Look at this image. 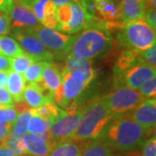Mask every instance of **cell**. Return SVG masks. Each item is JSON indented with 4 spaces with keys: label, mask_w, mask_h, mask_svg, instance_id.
<instances>
[{
    "label": "cell",
    "mask_w": 156,
    "mask_h": 156,
    "mask_svg": "<svg viewBox=\"0 0 156 156\" xmlns=\"http://www.w3.org/2000/svg\"><path fill=\"white\" fill-rule=\"evenodd\" d=\"M152 130L135 122L128 115L114 119L104 130L101 139L112 148L130 152L140 147Z\"/></svg>",
    "instance_id": "1"
},
{
    "label": "cell",
    "mask_w": 156,
    "mask_h": 156,
    "mask_svg": "<svg viewBox=\"0 0 156 156\" xmlns=\"http://www.w3.org/2000/svg\"><path fill=\"white\" fill-rule=\"evenodd\" d=\"M113 119L111 111L103 98L95 99L83 108L79 125L70 140L84 144L99 139Z\"/></svg>",
    "instance_id": "2"
},
{
    "label": "cell",
    "mask_w": 156,
    "mask_h": 156,
    "mask_svg": "<svg viewBox=\"0 0 156 156\" xmlns=\"http://www.w3.org/2000/svg\"><path fill=\"white\" fill-rule=\"evenodd\" d=\"M113 45L110 31L91 27L76 35L68 55L91 60L107 54Z\"/></svg>",
    "instance_id": "3"
},
{
    "label": "cell",
    "mask_w": 156,
    "mask_h": 156,
    "mask_svg": "<svg viewBox=\"0 0 156 156\" xmlns=\"http://www.w3.org/2000/svg\"><path fill=\"white\" fill-rule=\"evenodd\" d=\"M119 41L128 49L139 52L155 46V30L146 22L143 17L125 23L122 31L119 34Z\"/></svg>",
    "instance_id": "4"
},
{
    "label": "cell",
    "mask_w": 156,
    "mask_h": 156,
    "mask_svg": "<svg viewBox=\"0 0 156 156\" xmlns=\"http://www.w3.org/2000/svg\"><path fill=\"white\" fill-rule=\"evenodd\" d=\"M102 98L110 109L114 119L128 115L146 100L137 89L124 85L117 86L116 89Z\"/></svg>",
    "instance_id": "5"
},
{
    "label": "cell",
    "mask_w": 156,
    "mask_h": 156,
    "mask_svg": "<svg viewBox=\"0 0 156 156\" xmlns=\"http://www.w3.org/2000/svg\"><path fill=\"white\" fill-rule=\"evenodd\" d=\"M29 29L52 53L68 54L76 37L75 35H69L56 29L46 28L39 24Z\"/></svg>",
    "instance_id": "6"
},
{
    "label": "cell",
    "mask_w": 156,
    "mask_h": 156,
    "mask_svg": "<svg viewBox=\"0 0 156 156\" xmlns=\"http://www.w3.org/2000/svg\"><path fill=\"white\" fill-rule=\"evenodd\" d=\"M12 35L22 50L35 62H52L54 54L48 50L30 29H13Z\"/></svg>",
    "instance_id": "7"
},
{
    "label": "cell",
    "mask_w": 156,
    "mask_h": 156,
    "mask_svg": "<svg viewBox=\"0 0 156 156\" xmlns=\"http://www.w3.org/2000/svg\"><path fill=\"white\" fill-rule=\"evenodd\" d=\"M62 86L64 96V106L65 108L73 101L76 100L85 89L93 81L83 71L75 70L68 71L62 69Z\"/></svg>",
    "instance_id": "8"
},
{
    "label": "cell",
    "mask_w": 156,
    "mask_h": 156,
    "mask_svg": "<svg viewBox=\"0 0 156 156\" xmlns=\"http://www.w3.org/2000/svg\"><path fill=\"white\" fill-rule=\"evenodd\" d=\"M156 69L144 62H139L120 75H115L117 86H127L138 89L151 78L155 76Z\"/></svg>",
    "instance_id": "9"
},
{
    "label": "cell",
    "mask_w": 156,
    "mask_h": 156,
    "mask_svg": "<svg viewBox=\"0 0 156 156\" xmlns=\"http://www.w3.org/2000/svg\"><path fill=\"white\" fill-rule=\"evenodd\" d=\"M83 114V108L76 113L66 114L56 119L50 126L49 132L52 139L56 143L71 139L76 129L77 128Z\"/></svg>",
    "instance_id": "10"
},
{
    "label": "cell",
    "mask_w": 156,
    "mask_h": 156,
    "mask_svg": "<svg viewBox=\"0 0 156 156\" xmlns=\"http://www.w3.org/2000/svg\"><path fill=\"white\" fill-rule=\"evenodd\" d=\"M69 4L72 12L71 18L67 24L59 25L56 30L66 34L77 33L80 30L86 29L88 21L93 15L89 14L79 0H71Z\"/></svg>",
    "instance_id": "11"
},
{
    "label": "cell",
    "mask_w": 156,
    "mask_h": 156,
    "mask_svg": "<svg viewBox=\"0 0 156 156\" xmlns=\"http://www.w3.org/2000/svg\"><path fill=\"white\" fill-rule=\"evenodd\" d=\"M8 16L11 21V28L29 29L39 24L31 9L18 4L15 0L8 12Z\"/></svg>",
    "instance_id": "12"
},
{
    "label": "cell",
    "mask_w": 156,
    "mask_h": 156,
    "mask_svg": "<svg viewBox=\"0 0 156 156\" xmlns=\"http://www.w3.org/2000/svg\"><path fill=\"white\" fill-rule=\"evenodd\" d=\"M128 115L142 127L153 130L156 122L155 98L144 100Z\"/></svg>",
    "instance_id": "13"
},
{
    "label": "cell",
    "mask_w": 156,
    "mask_h": 156,
    "mask_svg": "<svg viewBox=\"0 0 156 156\" xmlns=\"http://www.w3.org/2000/svg\"><path fill=\"white\" fill-rule=\"evenodd\" d=\"M93 8L96 16L102 21H122V13L118 0H98L94 3Z\"/></svg>",
    "instance_id": "14"
},
{
    "label": "cell",
    "mask_w": 156,
    "mask_h": 156,
    "mask_svg": "<svg viewBox=\"0 0 156 156\" xmlns=\"http://www.w3.org/2000/svg\"><path fill=\"white\" fill-rule=\"evenodd\" d=\"M37 85L49 90L53 95V92L62 85L61 71L56 64L52 62L45 64L42 73V80Z\"/></svg>",
    "instance_id": "15"
},
{
    "label": "cell",
    "mask_w": 156,
    "mask_h": 156,
    "mask_svg": "<svg viewBox=\"0 0 156 156\" xmlns=\"http://www.w3.org/2000/svg\"><path fill=\"white\" fill-rule=\"evenodd\" d=\"M24 141L27 154L30 156H49L52 146L47 143L37 134L26 133L22 136Z\"/></svg>",
    "instance_id": "16"
},
{
    "label": "cell",
    "mask_w": 156,
    "mask_h": 156,
    "mask_svg": "<svg viewBox=\"0 0 156 156\" xmlns=\"http://www.w3.org/2000/svg\"><path fill=\"white\" fill-rule=\"evenodd\" d=\"M120 8L124 23L143 17L146 10V6L140 0H121Z\"/></svg>",
    "instance_id": "17"
},
{
    "label": "cell",
    "mask_w": 156,
    "mask_h": 156,
    "mask_svg": "<svg viewBox=\"0 0 156 156\" xmlns=\"http://www.w3.org/2000/svg\"><path fill=\"white\" fill-rule=\"evenodd\" d=\"M7 90L9 91L14 102L23 100V91L25 89V80L21 74L9 70L8 81H7Z\"/></svg>",
    "instance_id": "18"
},
{
    "label": "cell",
    "mask_w": 156,
    "mask_h": 156,
    "mask_svg": "<svg viewBox=\"0 0 156 156\" xmlns=\"http://www.w3.org/2000/svg\"><path fill=\"white\" fill-rule=\"evenodd\" d=\"M62 69L68 70V71H75L79 70L86 73L89 77L94 80L95 77V72L94 67H93V62L91 60L89 59H83L76 56L68 55L66 61H65V66Z\"/></svg>",
    "instance_id": "19"
},
{
    "label": "cell",
    "mask_w": 156,
    "mask_h": 156,
    "mask_svg": "<svg viewBox=\"0 0 156 156\" xmlns=\"http://www.w3.org/2000/svg\"><path fill=\"white\" fill-rule=\"evenodd\" d=\"M23 100L27 102L30 108H37L52 102L51 101L47 98L39 89L37 84H28L25 85V89L23 91Z\"/></svg>",
    "instance_id": "20"
},
{
    "label": "cell",
    "mask_w": 156,
    "mask_h": 156,
    "mask_svg": "<svg viewBox=\"0 0 156 156\" xmlns=\"http://www.w3.org/2000/svg\"><path fill=\"white\" fill-rule=\"evenodd\" d=\"M81 156H114L113 148L102 139L84 143Z\"/></svg>",
    "instance_id": "21"
},
{
    "label": "cell",
    "mask_w": 156,
    "mask_h": 156,
    "mask_svg": "<svg viewBox=\"0 0 156 156\" xmlns=\"http://www.w3.org/2000/svg\"><path fill=\"white\" fill-rule=\"evenodd\" d=\"M140 61L141 56L139 51L134 49H128L123 51L118 57L115 67V74L120 75Z\"/></svg>",
    "instance_id": "22"
},
{
    "label": "cell",
    "mask_w": 156,
    "mask_h": 156,
    "mask_svg": "<svg viewBox=\"0 0 156 156\" xmlns=\"http://www.w3.org/2000/svg\"><path fill=\"white\" fill-rule=\"evenodd\" d=\"M83 146L72 140L56 143L49 156H81Z\"/></svg>",
    "instance_id": "23"
},
{
    "label": "cell",
    "mask_w": 156,
    "mask_h": 156,
    "mask_svg": "<svg viewBox=\"0 0 156 156\" xmlns=\"http://www.w3.org/2000/svg\"><path fill=\"white\" fill-rule=\"evenodd\" d=\"M23 53L24 51L15 39L7 36H0V55L12 58Z\"/></svg>",
    "instance_id": "24"
},
{
    "label": "cell",
    "mask_w": 156,
    "mask_h": 156,
    "mask_svg": "<svg viewBox=\"0 0 156 156\" xmlns=\"http://www.w3.org/2000/svg\"><path fill=\"white\" fill-rule=\"evenodd\" d=\"M30 114H31V115H36L44 117L45 119L52 120L54 122L56 119L65 115V110L59 108L54 102H50V103H47L44 106L39 107L37 108H31Z\"/></svg>",
    "instance_id": "25"
},
{
    "label": "cell",
    "mask_w": 156,
    "mask_h": 156,
    "mask_svg": "<svg viewBox=\"0 0 156 156\" xmlns=\"http://www.w3.org/2000/svg\"><path fill=\"white\" fill-rule=\"evenodd\" d=\"M53 122L52 120L45 119L39 115H31L27 127V133L29 134H38L48 131L50 129L51 124Z\"/></svg>",
    "instance_id": "26"
},
{
    "label": "cell",
    "mask_w": 156,
    "mask_h": 156,
    "mask_svg": "<svg viewBox=\"0 0 156 156\" xmlns=\"http://www.w3.org/2000/svg\"><path fill=\"white\" fill-rule=\"evenodd\" d=\"M49 62H35L23 75L28 84H37L42 80V73L45 64Z\"/></svg>",
    "instance_id": "27"
},
{
    "label": "cell",
    "mask_w": 156,
    "mask_h": 156,
    "mask_svg": "<svg viewBox=\"0 0 156 156\" xmlns=\"http://www.w3.org/2000/svg\"><path fill=\"white\" fill-rule=\"evenodd\" d=\"M56 6L49 0L48 3L46 4L44 11V16L43 19L40 22L41 25L46 27V28L56 29L58 26V22L56 19Z\"/></svg>",
    "instance_id": "28"
},
{
    "label": "cell",
    "mask_w": 156,
    "mask_h": 156,
    "mask_svg": "<svg viewBox=\"0 0 156 156\" xmlns=\"http://www.w3.org/2000/svg\"><path fill=\"white\" fill-rule=\"evenodd\" d=\"M4 145L7 147L15 155H27V151H26V147H25V144L23 140V137L17 136L12 132L8 137V139L6 140L5 142L4 143Z\"/></svg>",
    "instance_id": "29"
},
{
    "label": "cell",
    "mask_w": 156,
    "mask_h": 156,
    "mask_svg": "<svg viewBox=\"0 0 156 156\" xmlns=\"http://www.w3.org/2000/svg\"><path fill=\"white\" fill-rule=\"evenodd\" d=\"M33 62H35L33 58L24 52L22 55L11 58V69L18 74L23 75L26 69Z\"/></svg>",
    "instance_id": "30"
},
{
    "label": "cell",
    "mask_w": 156,
    "mask_h": 156,
    "mask_svg": "<svg viewBox=\"0 0 156 156\" xmlns=\"http://www.w3.org/2000/svg\"><path fill=\"white\" fill-rule=\"evenodd\" d=\"M30 117H31L30 110L18 115L17 120L13 123L12 133L19 137H22L23 134H26L29 121H30Z\"/></svg>",
    "instance_id": "31"
},
{
    "label": "cell",
    "mask_w": 156,
    "mask_h": 156,
    "mask_svg": "<svg viewBox=\"0 0 156 156\" xmlns=\"http://www.w3.org/2000/svg\"><path fill=\"white\" fill-rule=\"evenodd\" d=\"M140 93L143 95L145 99L155 98L156 95V76L152 77L147 83L141 85L139 89Z\"/></svg>",
    "instance_id": "32"
},
{
    "label": "cell",
    "mask_w": 156,
    "mask_h": 156,
    "mask_svg": "<svg viewBox=\"0 0 156 156\" xmlns=\"http://www.w3.org/2000/svg\"><path fill=\"white\" fill-rule=\"evenodd\" d=\"M56 19H57V22H58V26L59 25H63V24H67L69 22L71 16H72L71 8H70L69 4L56 7Z\"/></svg>",
    "instance_id": "33"
},
{
    "label": "cell",
    "mask_w": 156,
    "mask_h": 156,
    "mask_svg": "<svg viewBox=\"0 0 156 156\" xmlns=\"http://www.w3.org/2000/svg\"><path fill=\"white\" fill-rule=\"evenodd\" d=\"M17 116L18 115L14 107L0 105V122L14 123Z\"/></svg>",
    "instance_id": "34"
},
{
    "label": "cell",
    "mask_w": 156,
    "mask_h": 156,
    "mask_svg": "<svg viewBox=\"0 0 156 156\" xmlns=\"http://www.w3.org/2000/svg\"><path fill=\"white\" fill-rule=\"evenodd\" d=\"M142 156H156V139L155 136L148 138L142 144Z\"/></svg>",
    "instance_id": "35"
},
{
    "label": "cell",
    "mask_w": 156,
    "mask_h": 156,
    "mask_svg": "<svg viewBox=\"0 0 156 156\" xmlns=\"http://www.w3.org/2000/svg\"><path fill=\"white\" fill-rule=\"evenodd\" d=\"M141 60L151 65L152 67L155 68L156 65V48L155 46H153L149 49H147L145 51L140 52Z\"/></svg>",
    "instance_id": "36"
},
{
    "label": "cell",
    "mask_w": 156,
    "mask_h": 156,
    "mask_svg": "<svg viewBox=\"0 0 156 156\" xmlns=\"http://www.w3.org/2000/svg\"><path fill=\"white\" fill-rule=\"evenodd\" d=\"M49 0H35L34 3L30 6L31 11H33L35 16L37 17L38 22L40 23L43 19L44 16V7L46 4L48 3Z\"/></svg>",
    "instance_id": "37"
},
{
    "label": "cell",
    "mask_w": 156,
    "mask_h": 156,
    "mask_svg": "<svg viewBox=\"0 0 156 156\" xmlns=\"http://www.w3.org/2000/svg\"><path fill=\"white\" fill-rule=\"evenodd\" d=\"M11 30V21L9 16L0 11V36H5Z\"/></svg>",
    "instance_id": "38"
},
{
    "label": "cell",
    "mask_w": 156,
    "mask_h": 156,
    "mask_svg": "<svg viewBox=\"0 0 156 156\" xmlns=\"http://www.w3.org/2000/svg\"><path fill=\"white\" fill-rule=\"evenodd\" d=\"M13 123L0 122V145L4 144L12 132Z\"/></svg>",
    "instance_id": "39"
},
{
    "label": "cell",
    "mask_w": 156,
    "mask_h": 156,
    "mask_svg": "<svg viewBox=\"0 0 156 156\" xmlns=\"http://www.w3.org/2000/svg\"><path fill=\"white\" fill-rule=\"evenodd\" d=\"M14 101L6 89H0V105L14 107Z\"/></svg>",
    "instance_id": "40"
},
{
    "label": "cell",
    "mask_w": 156,
    "mask_h": 156,
    "mask_svg": "<svg viewBox=\"0 0 156 156\" xmlns=\"http://www.w3.org/2000/svg\"><path fill=\"white\" fill-rule=\"evenodd\" d=\"M143 18L145 19V21L153 29L155 30L156 28V19H155V9L154 8H147L146 9L144 12V16Z\"/></svg>",
    "instance_id": "41"
},
{
    "label": "cell",
    "mask_w": 156,
    "mask_h": 156,
    "mask_svg": "<svg viewBox=\"0 0 156 156\" xmlns=\"http://www.w3.org/2000/svg\"><path fill=\"white\" fill-rule=\"evenodd\" d=\"M14 108L17 111V115H20V114H23L24 112L30 111L31 108L29 106L25 101L22 100L14 103Z\"/></svg>",
    "instance_id": "42"
},
{
    "label": "cell",
    "mask_w": 156,
    "mask_h": 156,
    "mask_svg": "<svg viewBox=\"0 0 156 156\" xmlns=\"http://www.w3.org/2000/svg\"><path fill=\"white\" fill-rule=\"evenodd\" d=\"M11 70V58L0 55V71Z\"/></svg>",
    "instance_id": "43"
},
{
    "label": "cell",
    "mask_w": 156,
    "mask_h": 156,
    "mask_svg": "<svg viewBox=\"0 0 156 156\" xmlns=\"http://www.w3.org/2000/svg\"><path fill=\"white\" fill-rule=\"evenodd\" d=\"M13 3L14 0H0V11L8 15V12L11 10Z\"/></svg>",
    "instance_id": "44"
},
{
    "label": "cell",
    "mask_w": 156,
    "mask_h": 156,
    "mask_svg": "<svg viewBox=\"0 0 156 156\" xmlns=\"http://www.w3.org/2000/svg\"><path fill=\"white\" fill-rule=\"evenodd\" d=\"M9 71H0V89H6Z\"/></svg>",
    "instance_id": "45"
},
{
    "label": "cell",
    "mask_w": 156,
    "mask_h": 156,
    "mask_svg": "<svg viewBox=\"0 0 156 156\" xmlns=\"http://www.w3.org/2000/svg\"><path fill=\"white\" fill-rule=\"evenodd\" d=\"M0 156H17L15 155L7 147L1 144L0 145Z\"/></svg>",
    "instance_id": "46"
},
{
    "label": "cell",
    "mask_w": 156,
    "mask_h": 156,
    "mask_svg": "<svg viewBox=\"0 0 156 156\" xmlns=\"http://www.w3.org/2000/svg\"><path fill=\"white\" fill-rule=\"evenodd\" d=\"M16 2H17L18 4L22 5L25 6V7H28L30 9V6L34 3L35 0H15Z\"/></svg>",
    "instance_id": "47"
},
{
    "label": "cell",
    "mask_w": 156,
    "mask_h": 156,
    "mask_svg": "<svg viewBox=\"0 0 156 156\" xmlns=\"http://www.w3.org/2000/svg\"><path fill=\"white\" fill-rule=\"evenodd\" d=\"M56 7H58V6H62L63 5H67L69 4L71 0H50Z\"/></svg>",
    "instance_id": "48"
},
{
    "label": "cell",
    "mask_w": 156,
    "mask_h": 156,
    "mask_svg": "<svg viewBox=\"0 0 156 156\" xmlns=\"http://www.w3.org/2000/svg\"><path fill=\"white\" fill-rule=\"evenodd\" d=\"M126 156H142L140 153H138V152H134V151H130V152H128L126 154Z\"/></svg>",
    "instance_id": "49"
},
{
    "label": "cell",
    "mask_w": 156,
    "mask_h": 156,
    "mask_svg": "<svg viewBox=\"0 0 156 156\" xmlns=\"http://www.w3.org/2000/svg\"><path fill=\"white\" fill-rule=\"evenodd\" d=\"M96 1H98V0H85V2H86V4H87V5H88V11H89V3H95Z\"/></svg>",
    "instance_id": "50"
}]
</instances>
